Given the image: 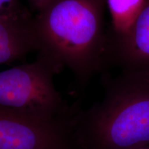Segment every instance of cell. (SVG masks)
<instances>
[{
  "instance_id": "5",
  "label": "cell",
  "mask_w": 149,
  "mask_h": 149,
  "mask_svg": "<svg viewBox=\"0 0 149 149\" xmlns=\"http://www.w3.org/2000/svg\"><path fill=\"white\" fill-rule=\"evenodd\" d=\"M109 62L120 66L122 71L149 72V0L129 32L115 36L108 31Z\"/></svg>"
},
{
  "instance_id": "9",
  "label": "cell",
  "mask_w": 149,
  "mask_h": 149,
  "mask_svg": "<svg viewBox=\"0 0 149 149\" xmlns=\"http://www.w3.org/2000/svg\"><path fill=\"white\" fill-rule=\"evenodd\" d=\"M29 1L31 3V4L33 6V8L37 12H39L46 5V3L48 2V0H29Z\"/></svg>"
},
{
  "instance_id": "10",
  "label": "cell",
  "mask_w": 149,
  "mask_h": 149,
  "mask_svg": "<svg viewBox=\"0 0 149 149\" xmlns=\"http://www.w3.org/2000/svg\"><path fill=\"white\" fill-rule=\"evenodd\" d=\"M139 149H149V146L145 147V148H139Z\"/></svg>"
},
{
  "instance_id": "1",
  "label": "cell",
  "mask_w": 149,
  "mask_h": 149,
  "mask_svg": "<svg viewBox=\"0 0 149 149\" xmlns=\"http://www.w3.org/2000/svg\"><path fill=\"white\" fill-rule=\"evenodd\" d=\"M106 0H48L34 18L40 57L85 86L107 64Z\"/></svg>"
},
{
  "instance_id": "8",
  "label": "cell",
  "mask_w": 149,
  "mask_h": 149,
  "mask_svg": "<svg viewBox=\"0 0 149 149\" xmlns=\"http://www.w3.org/2000/svg\"><path fill=\"white\" fill-rule=\"evenodd\" d=\"M18 0H0V15L24 12Z\"/></svg>"
},
{
  "instance_id": "2",
  "label": "cell",
  "mask_w": 149,
  "mask_h": 149,
  "mask_svg": "<svg viewBox=\"0 0 149 149\" xmlns=\"http://www.w3.org/2000/svg\"><path fill=\"white\" fill-rule=\"evenodd\" d=\"M82 149L149 146V72L122 71L106 81L100 102L75 117Z\"/></svg>"
},
{
  "instance_id": "6",
  "label": "cell",
  "mask_w": 149,
  "mask_h": 149,
  "mask_svg": "<svg viewBox=\"0 0 149 149\" xmlns=\"http://www.w3.org/2000/svg\"><path fill=\"white\" fill-rule=\"evenodd\" d=\"M38 51L34 18L26 12L0 15V65Z\"/></svg>"
},
{
  "instance_id": "4",
  "label": "cell",
  "mask_w": 149,
  "mask_h": 149,
  "mask_svg": "<svg viewBox=\"0 0 149 149\" xmlns=\"http://www.w3.org/2000/svg\"><path fill=\"white\" fill-rule=\"evenodd\" d=\"M74 122L75 117L43 120L0 108V149H82Z\"/></svg>"
},
{
  "instance_id": "7",
  "label": "cell",
  "mask_w": 149,
  "mask_h": 149,
  "mask_svg": "<svg viewBox=\"0 0 149 149\" xmlns=\"http://www.w3.org/2000/svg\"><path fill=\"white\" fill-rule=\"evenodd\" d=\"M146 0H106L111 17V34L122 36L129 32L144 8Z\"/></svg>"
},
{
  "instance_id": "3",
  "label": "cell",
  "mask_w": 149,
  "mask_h": 149,
  "mask_svg": "<svg viewBox=\"0 0 149 149\" xmlns=\"http://www.w3.org/2000/svg\"><path fill=\"white\" fill-rule=\"evenodd\" d=\"M57 73L40 56L0 71V108L43 120L74 118L79 111L68 107L56 89L53 77Z\"/></svg>"
}]
</instances>
